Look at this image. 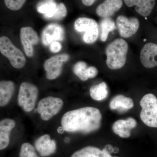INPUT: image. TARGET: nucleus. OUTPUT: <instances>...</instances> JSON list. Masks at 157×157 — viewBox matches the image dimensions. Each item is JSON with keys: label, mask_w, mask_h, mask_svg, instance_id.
<instances>
[{"label": "nucleus", "mask_w": 157, "mask_h": 157, "mask_svg": "<svg viewBox=\"0 0 157 157\" xmlns=\"http://www.w3.org/2000/svg\"><path fill=\"white\" fill-rule=\"evenodd\" d=\"M102 118L99 109L87 107L66 113L61 122L65 132L88 134L100 128Z\"/></svg>", "instance_id": "1"}, {"label": "nucleus", "mask_w": 157, "mask_h": 157, "mask_svg": "<svg viewBox=\"0 0 157 157\" xmlns=\"http://www.w3.org/2000/svg\"><path fill=\"white\" fill-rule=\"evenodd\" d=\"M128 49L127 42L122 39H117L107 45L106 49L107 67L113 70L121 69L125 64Z\"/></svg>", "instance_id": "2"}, {"label": "nucleus", "mask_w": 157, "mask_h": 157, "mask_svg": "<svg viewBox=\"0 0 157 157\" xmlns=\"http://www.w3.org/2000/svg\"><path fill=\"white\" fill-rule=\"evenodd\" d=\"M140 117L144 123L151 128H157V98L152 94H147L140 102Z\"/></svg>", "instance_id": "3"}, {"label": "nucleus", "mask_w": 157, "mask_h": 157, "mask_svg": "<svg viewBox=\"0 0 157 157\" xmlns=\"http://www.w3.org/2000/svg\"><path fill=\"white\" fill-rule=\"evenodd\" d=\"M0 51L9 59L11 66L15 69H21L25 65L26 59L24 55L8 37L2 36L0 38Z\"/></svg>", "instance_id": "4"}, {"label": "nucleus", "mask_w": 157, "mask_h": 157, "mask_svg": "<svg viewBox=\"0 0 157 157\" xmlns=\"http://www.w3.org/2000/svg\"><path fill=\"white\" fill-rule=\"evenodd\" d=\"M38 94L39 90L36 86L30 82H22L18 92V105L25 112H31L35 108Z\"/></svg>", "instance_id": "5"}, {"label": "nucleus", "mask_w": 157, "mask_h": 157, "mask_svg": "<svg viewBox=\"0 0 157 157\" xmlns=\"http://www.w3.org/2000/svg\"><path fill=\"white\" fill-rule=\"evenodd\" d=\"M74 28L77 32L84 33L82 39L88 44L94 43L98 39L99 29L94 20L87 17H79L75 21Z\"/></svg>", "instance_id": "6"}, {"label": "nucleus", "mask_w": 157, "mask_h": 157, "mask_svg": "<svg viewBox=\"0 0 157 157\" xmlns=\"http://www.w3.org/2000/svg\"><path fill=\"white\" fill-rule=\"evenodd\" d=\"M63 101L60 98L48 97L39 101L37 111L43 120H49L62 109Z\"/></svg>", "instance_id": "7"}, {"label": "nucleus", "mask_w": 157, "mask_h": 157, "mask_svg": "<svg viewBox=\"0 0 157 157\" xmlns=\"http://www.w3.org/2000/svg\"><path fill=\"white\" fill-rule=\"evenodd\" d=\"M69 56L67 54L54 56L46 60L44 67L46 71L47 78L53 80L58 77L62 71L63 63L69 59Z\"/></svg>", "instance_id": "8"}, {"label": "nucleus", "mask_w": 157, "mask_h": 157, "mask_svg": "<svg viewBox=\"0 0 157 157\" xmlns=\"http://www.w3.org/2000/svg\"><path fill=\"white\" fill-rule=\"evenodd\" d=\"M119 32L121 36L128 38L135 35L139 27V21L136 17L128 18L123 15H120L116 19Z\"/></svg>", "instance_id": "9"}, {"label": "nucleus", "mask_w": 157, "mask_h": 157, "mask_svg": "<svg viewBox=\"0 0 157 157\" xmlns=\"http://www.w3.org/2000/svg\"><path fill=\"white\" fill-rule=\"evenodd\" d=\"M20 39L27 56H33V46L39 42L38 34L31 27H25L20 30Z\"/></svg>", "instance_id": "10"}, {"label": "nucleus", "mask_w": 157, "mask_h": 157, "mask_svg": "<svg viewBox=\"0 0 157 157\" xmlns=\"http://www.w3.org/2000/svg\"><path fill=\"white\" fill-rule=\"evenodd\" d=\"M64 38V29L56 24L47 25L43 30L42 35V43L45 45H51L53 42L63 41Z\"/></svg>", "instance_id": "11"}, {"label": "nucleus", "mask_w": 157, "mask_h": 157, "mask_svg": "<svg viewBox=\"0 0 157 157\" xmlns=\"http://www.w3.org/2000/svg\"><path fill=\"white\" fill-rule=\"evenodd\" d=\"M140 59L145 68L151 69L157 66V45L152 43L145 44L141 49Z\"/></svg>", "instance_id": "12"}, {"label": "nucleus", "mask_w": 157, "mask_h": 157, "mask_svg": "<svg viewBox=\"0 0 157 157\" xmlns=\"http://www.w3.org/2000/svg\"><path fill=\"white\" fill-rule=\"evenodd\" d=\"M35 147L42 157H47L54 153L56 149L55 140L51 138L50 135H44L37 139Z\"/></svg>", "instance_id": "13"}, {"label": "nucleus", "mask_w": 157, "mask_h": 157, "mask_svg": "<svg viewBox=\"0 0 157 157\" xmlns=\"http://www.w3.org/2000/svg\"><path fill=\"white\" fill-rule=\"evenodd\" d=\"M136 120L132 117L126 120H119L112 126V130L115 134L122 138H128L131 135V131L137 126Z\"/></svg>", "instance_id": "14"}, {"label": "nucleus", "mask_w": 157, "mask_h": 157, "mask_svg": "<svg viewBox=\"0 0 157 157\" xmlns=\"http://www.w3.org/2000/svg\"><path fill=\"white\" fill-rule=\"evenodd\" d=\"M122 6V0H105L98 6L96 13L100 17H109L119 10Z\"/></svg>", "instance_id": "15"}, {"label": "nucleus", "mask_w": 157, "mask_h": 157, "mask_svg": "<svg viewBox=\"0 0 157 157\" xmlns=\"http://www.w3.org/2000/svg\"><path fill=\"white\" fill-rule=\"evenodd\" d=\"M127 6H136L135 10L138 14L144 17L151 13L155 3V0H124Z\"/></svg>", "instance_id": "16"}, {"label": "nucleus", "mask_w": 157, "mask_h": 157, "mask_svg": "<svg viewBox=\"0 0 157 157\" xmlns=\"http://www.w3.org/2000/svg\"><path fill=\"white\" fill-rule=\"evenodd\" d=\"M15 126V121L11 119H5L0 122V149L6 148L10 142L11 130Z\"/></svg>", "instance_id": "17"}, {"label": "nucleus", "mask_w": 157, "mask_h": 157, "mask_svg": "<svg viewBox=\"0 0 157 157\" xmlns=\"http://www.w3.org/2000/svg\"><path fill=\"white\" fill-rule=\"evenodd\" d=\"M71 157H112L107 149L101 150L94 146H87L74 152Z\"/></svg>", "instance_id": "18"}, {"label": "nucleus", "mask_w": 157, "mask_h": 157, "mask_svg": "<svg viewBox=\"0 0 157 157\" xmlns=\"http://www.w3.org/2000/svg\"><path fill=\"white\" fill-rule=\"evenodd\" d=\"M14 90V84L11 81H2L0 82V106H6L11 100Z\"/></svg>", "instance_id": "19"}, {"label": "nucleus", "mask_w": 157, "mask_h": 157, "mask_svg": "<svg viewBox=\"0 0 157 157\" xmlns=\"http://www.w3.org/2000/svg\"><path fill=\"white\" fill-rule=\"evenodd\" d=\"M134 105V102L131 98L122 95H118L111 99L109 102V107L113 110L117 109L128 110L133 108Z\"/></svg>", "instance_id": "20"}, {"label": "nucleus", "mask_w": 157, "mask_h": 157, "mask_svg": "<svg viewBox=\"0 0 157 157\" xmlns=\"http://www.w3.org/2000/svg\"><path fill=\"white\" fill-rule=\"evenodd\" d=\"M37 9L45 18L51 19L57 11L58 5L54 0H43L38 4Z\"/></svg>", "instance_id": "21"}, {"label": "nucleus", "mask_w": 157, "mask_h": 157, "mask_svg": "<svg viewBox=\"0 0 157 157\" xmlns=\"http://www.w3.org/2000/svg\"><path fill=\"white\" fill-rule=\"evenodd\" d=\"M108 87L105 82H102L98 85L92 86L90 89V94L93 100L102 101L108 97Z\"/></svg>", "instance_id": "22"}, {"label": "nucleus", "mask_w": 157, "mask_h": 157, "mask_svg": "<svg viewBox=\"0 0 157 157\" xmlns=\"http://www.w3.org/2000/svg\"><path fill=\"white\" fill-rule=\"evenodd\" d=\"M100 27L101 40L103 42H105L107 40L109 32L115 29V23L110 17H106L101 20Z\"/></svg>", "instance_id": "23"}, {"label": "nucleus", "mask_w": 157, "mask_h": 157, "mask_svg": "<svg viewBox=\"0 0 157 157\" xmlns=\"http://www.w3.org/2000/svg\"><path fill=\"white\" fill-rule=\"evenodd\" d=\"M87 66L84 62L80 61L76 63L73 67V72L82 81H86L88 78L86 75Z\"/></svg>", "instance_id": "24"}, {"label": "nucleus", "mask_w": 157, "mask_h": 157, "mask_svg": "<svg viewBox=\"0 0 157 157\" xmlns=\"http://www.w3.org/2000/svg\"><path fill=\"white\" fill-rule=\"evenodd\" d=\"M19 157H39L33 146L29 143L23 144L20 151Z\"/></svg>", "instance_id": "25"}, {"label": "nucleus", "mask_w": 157, "mask_h": 157, "mask_svg": "<svg viewBox=\"0 0 157 157\" xmlns=\"http://www.w3.org/2000/svg\"><path fill=\"white\" fill-rule=\"evenodd\" d=\"M26 0H5L7 8L12 11H17L21 9Z\"/></svg>", "instance_id": "26"}, {"label": "nucleus", "mask_w": 157, "mask_h": 157, "mask_svg": "<svg viewBox=\"0 0 157 157\" xmlns=\"http://www.w3.org/2000/svg\"><path fill=\"white\" fill-rule=\"evenodd\" d=\"M67 9L66 6L63 3H60L58 5V9L56 13L52 18V20H61L63 18L67 15Z\"/></svg>", "instance_id": "27"}, {"label": "nucleus", "mask_w": 157, "mask_h": 157, "mask_svg": "<svg viewBox=\"0 0 157 157\" xmlns=\"http://www.w3.org/2000/svg\"><path fill=\"white\" fill-rule=\"evenodd\" d=\"M98 73V69L94 67H88L86 71V75L88 78H94L97 76Z\"/></svg>", "instance_id": "28"}, {"label": "nucleus", "mask_w": 157, "mask_h": 157, "mask_svg": "<svg viewBox=\"0 0 157 157\" xmlns=\"http://www.w3.org/2000/svg\"><path fill=\"white\" fill-rule=\"evenodd\" d=\"M62 48L60 43L58 42H54L51 44L50 49L51 51L54 53L59 52Z\"/></svg>", "instance_id": "29"}, {"label": "nucleus", "mask_w": 157, "mask_h": 157, "mask_svg": "<svg viewBox=\"0 0 157 157\" xmlns=\"http://www.w3.org/2000/svg\"><path fill=\"white\" fill-rule=\"evenodd\" d=\"M96 0H82L83 5L86 6H91L94 2Z\"/></svg>", "instance_id": "30"}, {"label": "nucleus", "mask_w": 157, "mask_h": 157, "mask_svg": "<svg viewBox=\"0 0 157 157\" xmlns=\"http://www.w3.org/2000/svg\"><path fill=\"white\" fill-rule=\"evenodd\" d=\"M57 131L58 133L60 134H63L64 132H65L64 129L63 128L62 126H61L59 127V128H58Z\"/></svg>", "instance_id": "31"}, {"label": "nucleus", "mask_w": 157, "mask_h": 157, "mask_svg": "<svg viewBox=\"0 0 157 157\" xmlns=\"http://www.w3.org/2000/svg\"><path fill=\"white\" fill-rule=\"evenodd\" d=\"M146 39H144V41H146Z\"/></svg>", "instance_id": "32"}]
</instances>
